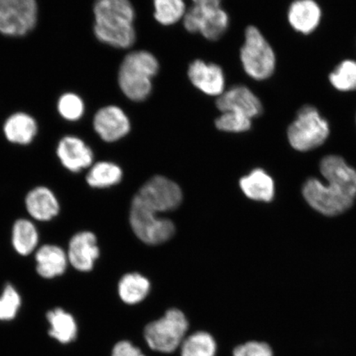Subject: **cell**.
<instances>
[{
	"mask_svg": "<svg viewBox=\"0 0 356 356\" xmlns=\"http://www.w3.org/2000/svg\"><path fill=\"white\" fill-rule=\"evenodd\" d=\"M320 171L328 184L310 178L302 188V195L310 207L323 215H341L353 207L356 198V170L339 156L329 155L320 163Z\"/></svg>",
	"mask_w": 356,
	"mask_h": 356,
	"instance_id": "obj_1",
	"label": "cell"
},
{
	"mask_svg": "<svg viewBox=\"0 0 356 356\" xmlns=\"http://www.w3.org/2000/svg\"><path fill=\"white\" fill-rule=\"evenodd\" d=\"M93 13V31L99 41L119 49L133 46L136 39V12L130 0H96Z\"/></svg>",
	"mask_w": 356,
	"mask_h": 356,
	"instance_id": "obj_2",
	"label": "cell"
},
{
	"mask_svg": "<svg viewBox=\"0 0 356 356\" xmlns=\"http://www.w3.org/2000/svg\"><path fill=\"white\" fill-rule=\"evenodd\" d=\"M159 70V61L152 53L133 51L124 57L120 66L119 86L129 99L143 102L152 92V80L157 75Z\"/></svg>",
	"mask_w": 356,
	"mask_h": 356,
	"instance_id": "obj_3",
	"label": "cell"
},
{
	"mask_svg": "<svg viewBox=\"0 0 356 356\" xmlns=\"http://www.w3.org/2000/svg\"><path fill=\"white\" fill-rule=\"evenodd\" d=\"M190 327L189 319L184 311L168 309L159 318L145 325L143 330L145 343L154 353L172 355L180 348Z\"/></svg>",
	"mask_w": 356,
	"mask_h": 356,
	"instance_id": "obj_4",
	"label": "cell"
},
{
	"mask_svg": "<svg viewBox=\"0 0 356 356\" xmlns=\"http://www.w3.org/2000/svg\"><path fill=\"white\" fill-rule=\"evenodd\" d=\"M329 133V124L318 110L305 106L298 111L296 119L289 127L287 135L293 149L305 152L322 145Z\"/></svg>",
	"mask_w": 356,
	"mask_h": 356,
	"instance_id": "obj_5",
	"label": "cell"
},
{
	"mask_svg": "<svg viewBox=\"0 0 356 356\" xmlns=\"http://www.w3.org/2000/svg\"><path fill=\"white\" fill-rule=\"evenodd\" d=\"M240 59L245 72L256 80L268 79L275 68L273 48L254 26L245 31V42L240 51Z\"/></svg>",
	"mask_w": 356,
	"mask_h": 356,
	"instance_id": "obj_6",
	"label": "cell"
},
{
	"mask_svg": "<svg viewBox=\"0 0 356 356\" xmlns=\"http://www.w3.org/2000/svg\"><path fill=\"white\" fill-rule=\"evenodd\" d=\"M136 197L130 211V224L133 232L142 242L158 245L168 241L175 234V225L170 220L159 217Z\"/></svg>",
	"mask_w": 356,
	"mask_h": 356,
	"instance_id": "obj_7",
	"label": "cell"
},
{
	"mask_svg": "<svg viewBox=\"0 0 356 356\" xmlns=\"http://www.w3.org/2000/svg\"><path fill=\"white\" fill-rule=\"evenodd\" d=\"M37 21L35 0H0V33L22 37L35 28Z\"/></svg>",
	"mask_w": 356,
	"mask_h": 356,
	"instance_id": "obj_8",
	"label": "cell"
},
{
	"mask_svg": "<svg viewBox=\"0 0 356 356\" xmlns=\"http://www.w3.org/2000/svg\"><path fill=\"white\" fill-rule=\"evenodd\" d=\"M136 197L156 213L175 210L181 203L182 191L176 182L155 176L141 186Z\"/></svg>",
	"mask_w": 356,
	"mask_h": 356,
	"instance_id": "obj_9",
	"label": "cell"
},
{
	"mask_svg": "<svg viewBox=\"0 0 356 356\" xmlns=\"http://www.w3.org/2000/svg\"><path fill=\"white\" fill-rule=\"evenodd\" d=\"M184 28L191 33H200L210 41H217L224 35L229 25V17L221 7L207 8L193 6L184 17Z\"/></svg>",
	"mask_w": 356,
	"mask_h": 356,
	"instance_id": "obj_10",
	"label": "cell"
},
{
	"mask_svg": "<svg viewBox=\"0 0 356 356\" xmlns=\"http://www.w3.org/2000/svg\"><path fill=\"white\" fill-rule=\"evenodd\" d=\"M93 127L102 140L113 143L122 139L131 131V122L117 106L101 108L93 120Z\"/></svg>",
	"mask_w": 356,
	"mask_h": 356,
	"instance_id": "obj_11",
	"label": "cell"
},
{
	"mask_svg": "<svg viewBox=\"0 0 356 356\" xmlns=\"http://www.w3.org/2000/svg\"><path fill=\"white\" fill-rule=\"evenodd\" d=\"M66 252L69 264L75 270L81 273L91 271L100 256L95 234L89 231L74 234L70 239L68 251Z\"/></svg>",
	"mask_w": 356,
	"mask_h": 356,
	"instance_id": "obj_12",
	"label": "cell"
},
{
	"mask_svg": "<svg viewBox=\"0 0 356 356\" xmlns=\"http://www.w3.org/2000/svg\"><path fill=\"white\" fill-rule=\"evenodd\" d=\"M217 108L222 113L234 111L252 119L262 113V104L259 99L246 86H234L218 97Z\"/></svg>",
	"mask_w": 356,
	"mask_h": 356,
	"instance_id": "obj_13",
	"label": "cell"
},
{
	"mask_svg": "<svg viewBox=\"0 0 356 356\" xmlns=\"http://www.w3.org/2000/svg\"><path fill=\"white\" fill-rule=\"evenodd\" d=\"M188 78L191 83L204 95L220 97L225 88V76L221 67L195 60L189 65Z\"/></svg>",
	"mask_w": 356,
	"mask_h": 356,
	"instance_id": "obj_14",
	"label": "cell"
},
{
	"mask_svg": "<svg viewBox=\"0 0 356 356\" xmlns=\"http://www.w3.org/2000/svg\"><path fill=\"white\" fill-rule=\"evenodd\" d=\"M56 154L62 165L72 172L90 168L93 161L90 147L75 136L64 137L57 146Z\"/></svg>",
	"mask_w": 356,
	"mask_h": 356,
	"instance_id": "obj_15",
	"label": "cell"
},
{
	"mask_svg": "<svg viewBox=\"0 0 356 356\" xmlns=\"http://www.w3.org/2000/svg\"><path fill=\"white\" fill-rule=\"evenodd\" d=\"M25 206L33 219L47 222L59 215L60 203L56 195L46 186H37L31 190L25 199Z\"/></svg>",
	"mask_w": 356,
	"mask_h": 356,
	"instance_id": "obj_16",
	"label": "cell"
},
{
	"mask_svg": "<svg viewBox=\"0 0 356 356\" xmlns=\"http://www.w3.org/2000/svg\"><path fill=\"white\" fill-rule=\"evenodd\" d=\"M35 259L37 273L44 279L60 277L70 264L67 252L54 244H46L39 248L35 252Z\"/></svg>",
	"mask_w": 356,
	"mask_h": 356,
	"instance_id": "obj_17",
	"label": "cell"
},
{
	"mask_svg": "<svg viewBox=\"0 0 356 356\" xmlns=\"http://www.w3.org/2000/svg\"><path fill=\"white\" fill-rule=\"evenodd\" d=\"M288 19L293 29L309 34L317 29L321 10L314 0H296L289 7Z\"/></svg>",
	"mask_w": 356,
	"mask_h": 356,
	"instance_id": "obj_18",
	"label": "cell"
},
{
	"mask_svg": "<svg viewBox=\"0 0 356 356\" xmlns=\"http://www.w3.org/2000/svg\"><path fill=\"white\" fill-rule=\"evenodd\" d=\"M240 188L249 199L256 202H270L275 197V184L269 175L257 168L239 181Z\"/></svg>",
	"mask_w": 356,
	"mask_h": 356,
	"instance_id": "obj_19",
	"label": "cell"
},
{
	"mask_svg": "<svg viewBox=\"0 0 356 356\" xmlns=\"http://www.w3.org/2000/svg\"><path fill=\"white\" fill-rule=\"evenodd\" d=\"M6 139L13 144L26 145L32 143L38 133V124L31 115L19 113L8 118L3 126Z\"/></svg>",
	"mask_w": 356,
	"mask_h": 356,
	"instance_id": "obj_20",
	"label": "cell"
},
{
	"mask_svg": "<svg viewBox=\"0 0 356 356\" xmlns=\"http://www.w3.org/2000/svg\"><path fill=\"white\" fill-rule=\"evenodd\" d=\"M151 284L148 279L139 273H128L120 280L118 292L120 300L127 305H136L149 296Z\"/></svg>",
	"mask_w": 356,
	"mask_h": 356,
	"instance_id": "obj_21",
	"label": "cell"
},
{
	"mask_svg": "<svg viewBox=\"0 0 356 356\" xmlns=\"http://www.w3.org/2000/svg\"><path fill=\"white\" fill-rule=\"evenodd\" d=\"M51 325L49 335L62 344H68L75 340L78 334L76 321L72 315L64 309L57 308L49 311L47 314Z\"/></svg>",
	"mask_w": 356,
	"mask_h": 356,
	"instance_id": "obj_22",
	"label": "cell"
},
{
	"mask_svg": "<svg viewBox=\"0 0 356 356\" xmlns=\"http://www.w3.org/2000/svg\"><path fill=\"white\" fill-rule=\"evenodd\" d=\"M219 346L216 337L206 330H197L185 337L179 356H217Z\"/></svg>",
	"mask_w": 356,
	"mask_h": 356,
	"instance_id": "obj_23",
	"label": "cell"
},
{
	"mask_svg": "<svg viewBox=\"0 0 356 356\" xmlns=\"http://www.w3.org/2000/svg\"><path fill=\"white\" fill-rule=\"evenodd\" d=\"M38 243V231L32 221L19 219L15 222L12 230V244L19 255H30L35 250Z\"/></svg>",
	"mask_w": 356,
	"mask_h": 356,
	"instance_id": "obj_24",
	"label": "cell"
},
{
	"mask_svg": "<svg viewBox=\"0 0 356 356\" xmlns=\"http://www.w3.org/2000/svg\"><path fill=\"white\" fill-rule=\"evenodd\" d=\"M123 172L117 164L111 162H99L91 166L86 181L92 188H108L120 184Z\"/></svg>",
	"mask_w": 356,
	"mask_h": 356,
	"instance_id": "obj_25",
	"label": "cell"
},
{
	"mask_svg": "<svg viewBox=\"0 0 356 356\" xmlns=\"http://www.w3.org/2000/svg\"><path fill=\"white\" fill-rule=\"evenodd\" d=\"M154 19L163 26L175 24L186 12L184 0H154Z\"/></svg>",
	"mask_w": 356,
	"mask_h": 356,
	"instance_id": "obj_26",
	"label": "cell"
},
{
	"mask_svg": "<svg viewBox=\"0 0 356 356\" xmlns=\"http://www.w3.org/2000/svg\"><path fill=\"white\" fill-rule=\"evenodd\" d=\"M334 88L340 91H353L356 89V62L347 60L338 65L329 76Z\"/></svg>",
	"mask_w": 356,
	"mask_h": 356,
	"instance_id": "obj_27",
	"label": "cell"
},
{
	"mask_svg": "<svg viewBox=\"0 0 356 356\" xmlns=\"http://www.w3.org/2000/svg\"><path fill=\"white\" fill-rule=\"evenodd\" d=\"M216 127L218 130L225 132H245L250 130L252 119L234 111H225L216 120Z\"/></svg>",
	"mask_w": 356,
	"mask_h": 356,
	"instance_id": "obj_28",
	"label": "cell"
},
{
	"mask_svg": "<svg viewBox=\"0 0 356 356\" xmlns=\"http://www.w3.org/2000/svg\"><path fill=\"white\" fill-rule=\"evenodd\" d=\"M22 304L21 296L12 284H6L0 296V321L15 318Z\"/></svg>",
	"mask_w": 356,
	"mask_h": 356,
	"instance_id": "obj_29",
	"label": "cell"
},
{
	"mask_svg": "<svg viewBox=\"0 0 356 356\" xmlns=\"http://www.w3.org/2000/svg\"><path fill=\"white\" fill-rule=\"evenodd\" d=\"M58 110L61 117L68 121H77L84 113V104L80 97L74 93H65L58 102Z\"/></svg>",
	"mask_w": 356,
	"mask_h": 356,
	"instance_id": "obj_30",
	"label": "cell"
},
{
	"mask_svg": "<svg viewBox=\"0 0 356 356\" xmlns=\"http://www.w3.org/2000/svg\"><path fill=\"white\" fill-rule=\"evenodd\" d=\"M232 356H273V351L266 342L248 341L234 346Z\"/></svg>",
	"mask_w": 356,
	"mask_h": 356,
	"instance_id": "obj_31",
	"label": "cell"
},
{
	"mask_svg": "<svg viewBox=\"0 0 356 356\" xmlns=\"http://www.w3.org/2000/svg\"><path fill=\"white\" fill-rule=\"evenodd\" d=\"M111 356H147L139 346L130 340L115 342L111 350Z\"/></svg>",
	"mask_w": 356,
	"mask_h": 356,
	"instance_id": "obj_32",
	"label": "cell"
},
{
	"mask_svg": "<svg viewBox=\"0 0 356 356\" xmlns=\"http://www.w3.org/2000/svg\"><path fill=\"white\" fill-rule=\"evenodd\" d=\"M194 6L200 7H220L222 0H193Z\"/></svg>",
	"mask_w": 356,
	"mask_h": 356,
	"instance_id": "obj_33",
	"label": "cell"
}]
</instances>
